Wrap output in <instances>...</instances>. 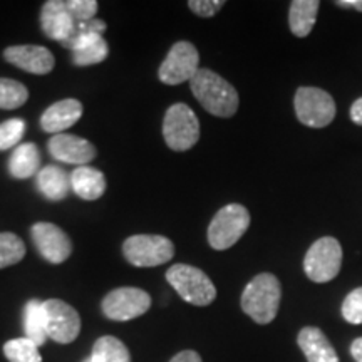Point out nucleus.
Returning <instances> with one entry per match:
<instances>
[{
  "label": "nucleus",
  "instance_id": "1",
  "mask_svg": "<svg viewBox=\"0 0 362 362\" xmlns=\"http://www.w3.org/2000/svg\"><path fill=\"white\" fill-rule=\"evenodd\" d=\"M193 96L203 110L218 117H232L238 110V93L228 81L210 69H200L189 81Z\"/></svg>",
  "mask_w": 362,
  "mask_h": 362
},
{
  "label": "nucleus",
  "instance_id": "2",
  "mask_svg": "<svg viewBox=\"0 0 362 362\" xmlns=\"http://www.w3.org/2000/svg\"><path fill=\"white\" fill-rule=\"evenodd\" d=\"M282 287L279 279L272 274H259L250 280L242 293V309L257 324H270L277 317Z\"/></svg>",
  "mask_w": 362,
  "mask_h": 362
},
{
  "label": "nucleus",
  "instance_id": "3",
  "mask_svg": "<svg viewBox=\"0 0 362 362\" xmlns=\"http://www.w3.org/2000/svg\"><path fill=\"white\" fill-rule=\"evenodd\" d=\"M166 280L185 302L192 305H210L216 298V288L205 272L193 265L176 264L166 272Z\"/></svg>",
  "mask_w": 362,
  "mask_h": 362
},
{
  "label": "nucleus",
  "instance_id": "4",
  "mask_svg": "<svg viewBox=\"0 0 362 362\" xmlns=\"http://www.w3.org/2000/svg\"><path fill=\"white\" fill-rule=\"evenodd\" d=\"M250 226V214L243 205L232 203L221 208L208 226V243L215 250L233 247Z\"/></svg>",
  "mask_w": 362,
  "mask_h": 362
},
{
  "label": "nucleus",
  "instance_id": "5",
  "mask_svg": "<svg viewBox=\"0 0 362 362\" xmlns=\"http://www.w3.org/2000/svg\"><path fill=\"white\" fill-rule=\"evenodd\" d=\"M165 143L173 151L192 149L200 139V121L187 104L176 103L166 111L163 121Z\"/></svg>",
  "mask_w": 362,
  "mask_h": 362
},
{
  "label": "nucleus",
  "instance_id": "6",
  "mask_svg": "<svg viewBox=\"0 0 362 362\" xmlns=\"http://www.w3.org/2000/svg\"><path fill=\"white\" fill-rule=\"evenodd\" d=\"M293 106H296L298 121L314 129L329 126L337 112L334 98L330 96L327 90L310 88V86L297 89L296 98H293Z\"/></svg>",
  "mask_w": 362,
  "mask_h": 362
},
{
  "label": "nucleus",
  "instance_id": "7",
  "mask_svg": "<svg viewBox=\"0 0 362 362\" xmlns=\"http://www.w3.org/2000/svg\"><path fill=\"white\" fill-rule=\"evenodd\" d=\"M342 267V247L337 238L322 237L312 243L304 259V272L312 282L325 284L339 275Z\"/></svg>",
  "mask_w": 362,
  "mask_h": 362
},
{
  "label": "nucleus",
  "instance_id": "8",
  "mask_svg": "<svg viewBox=\"0 0 362 362\" xmlns=\"http://www.w3.org/2000/svg\"><path fill=\"white\" fill-rule=\"evenodd\" d=\"M123 253L134 267H158L173 259L175 245L163 235H133L123 243Z\"/></svg>",
  "mask_w": 362,
  "mask_h": 362
},
{
  "label": "nucleus",
  "instance_id": "9",
  "mask_svg": "<svg viewBox=\"0 0 362 362\" xmlns=\"http://www.w3.org/2000/svg\"><path fill=\"white\" fill-rule=\"evenodd\" d=\"M200 54L192 42L181 40L170 49L168 56L165 57L158 71V78L161 83L168 86H176L192 81L193 76L200 71Z\"/></svg>",
  "mask_w": 362,
  "mask_h": 362
},
{
  "label": "nucleus",
  "instance_id": "10",
  "mask_svg": "<svg viewBox=\"0 0 362 362\" xmlns=\"http://www.w3.org/2000/svg\"><path fill=\"white\" fill-rule=\"evenodd\" d=\"M103 312L107 319L126 322L146 314L151 307V297L148 292L136 287L115 288L103 298Z\"/></svg>",
  "mask_w": 362,
  "mask_h": 362
},
{
  "label": "nucleus",
  "instance_id": "11",
  "mask_svg": "<svg viewBox=\"0 0 362 362\" xmlns=\"http://www.w3.org/2000/svg\"><path fill=\"white\" fill-rule=\"evenodd\" d=\"M47 322V336L57 344H71L81 332V317L74 307L59 298L42 302Z\"/></svg>",
  "mask_w": 362,
  "mask_h": 362
},
{
  "label": "nucleus",
  "instance_id": "12",
  "mask_svg": "<svg viewBox=\"0 0 362 362\" xmlns=\"http://www.w3.org/2000/svg\"><path fill=\"white\" fill-rule=\"evenodd\" d=\"M33 242L40 257L49 264H62L71 257L72 242L57 225L40 221L30 228Z\"/></svg>",
  "mask_w": 362,
  "mask_h": 362
},
{
  "label": "nucleus",
  "instance_id": "13",
  "mask_svg": "<svg viewBox=\"0 0 362 362\" xmlns=\"http://www.w3.org/2000/svg\"><path fill=\"white\" fill-rule=\"evenodd\" d=\"M47 149L57 161L76 166H88V163L93 161L98 155L96 148L88 139L66 133L54 134L49 139Z\"/></svg>",
  "mask_w": 362,
  "mask_h": 362
},
{
  "label": "nucleus",
  "instance_id": "14",
  "mask_svg": "<svg viewBox=\"0 0 362 362\" xmlns=\"http://www.w3.org/2000/svg\"><path fill=\"white\" fill-rule=\"evenodd\" d=\"M4 57L19 69L30 74H49L56 66L52 52L44 45H11L4 51Z\"/></svg>",
  "mask_w": 362,
  "mask_h": 362
},
{
  "label": "nucleus",
  "instance_id": "15",
  "mask_svg": "<svg viewBox=\"0 0 362 362\" xmlns=\"http://www.w3.org/2000/svg\"><path fill=\"white\" fill-rule=\"evenodd\" d=\"M76 22L67 11L66 2L62 0H49L42 6L40 12V27L49 39L57 42H67L76 29Z\"/></svg>",
  "mask_w": 362,
  "mask_h": 362
},
{
  "label": "nucleus",
  "instance_id": "16",
  "mask_svg": "<svg viewBox=\"0 0 362 362\" xmlns=\"http://www.w3.org/2000/svg\"><path fill=\"white\" fill-rule=\"evenodd\" d=\"M67 49L72 51V62L79 67L93 66L103 62L110 54L107 42L99 33H86L74 35L64 42Z\"/></svg>",
  "mask_w": 362,
  "mask_h": 362
},
{
  "label": "nucleus",
  "instance_id": "17",
  "mask_svg": "<svg viewBox=\"0 0 362 362\" xmlns=\"http://www.w3.org/2000/svg\"><path fill=\"white\" fill-rule=\"evenodd\" d=\"M83 116V104L78 99H62L54 103L40 116V128L45 133L61 134L71 126H74Z\"/></svg>",
  "mask_w": 362,
  "mask_h": 362
},
{
  "label": "nucleus",
  "instance_id": "18",
  "mask_svg": "<svg viewBox=\"0 0 362 362\" xmlns=\"http://www.w3.org/2000/svg\"><path fill=\"white\" fill-rule=\"evenodd\" d=\"M297 344L307 362H341L334 346L319 327H304L298 332Z\"/></svg>",
  "mask_w": 362,
  "mask_h": 362
},
{
  "label": "nucleus",
  "instance_id": "19",
  "mask_svg": "<svg viewBox=\"0 0 362 362\" xmlns=\"http://www.w3.org/2000/svg\"><path fill=\"white\" fill-rule=\"evenodd\" d=\"M71 188L83 200H98L106 192V176L90 166H79L71 173Z\"/></svg>",
  "mask_w": 362,
  "mask_h": 362
},
{
  "label": "nucleus",
  "instance_id": "20",
  "mask_svg": "<svg viewBox=\"0 0 362 362\" xmlns=\"http://www.w3.org/2000/svg\"><path fill=\"white\" fill-rule=\"evenodd\" d=\"M35 181H37L39 192L51 202L64 200L72 189L71 176L56 165H47L45 168H40Z\"/></svg>",
  "mask_w": 362,
  "mask_h": 362
},
{
  "label": "nucleus",
  "instance_id": "21",
  "mask_svg": "<svg viewBox=\"0 0 362 362\" xmlns=\"http://www.w3.org/2000/svg\"><path fill=\"white\" fill-rule=\"evenodd\" d=\"M40 171V153L34 143H22L8 160V173L16 180L33 178Z\"/></svg>",
  "mask_w": 362,
  "mask_h": 362
},
{
  "label": "nucleus",
  "instance_id": "22",
  "mask_svg": "<svg viewBox=\"0 0 362 362\" xmlns=\"http://www.w3.org/2000/svg\"><path fill=\"white\" fill-rule=\"evenodd\" d=\"M320 4L317 0H293L288 11V25L296 37H307L314 29Z\"/></svg>",
  "mask_w": 362,
  "mask_h": 362
},
{
  "label": "nucleus",
  "instance_id": "23",
  "mask_svg": "<svg viewBox=\"0 0 362 362\" xmlns=\"http://www.w3.org/2000/svg\"><path fill=\"white\" fill-rule=\"evenodd\" d=\"M24 329L25 337L30 339L35 346H42L47 341V322H45V312L42 302L34 298L27 302L24 309Z\"/></svg>",
  "mask_w": 362,
  "mask_h": 362
},
{
  "label": "nucleus",
  "instance_id": "24",
  "mask_svg": "<svg viewBox=\"0 0 362 362\" xmlns=\"http://www.w3.org/2000/svg\"><path fill=\"white\" fill-rule=\"evenodd\" d=\"M90 362H131L128 347L112 336L99 337L93 347Z\"/></svg>",
  "mask_w": 362,
  "mask_h": 362
},
{
  "label": "nucleus",
  "instance_id": "25",
  "mask_svg": "<svg viewBox=\"0 0 362 362\" xmlns=\"http://www.w3.org/2000/svg\"><path fill=\"white\" fill-rule=\"evenodd\" d=\"M29 99V90L19 81L0 78V110H17Z\"/></svg>",
  "mask_w": 362,
  "mask_h": 362
},
{
  "label": "nucleus",
  "instance_id": "26",
  "mask_svg": "<svg viewBox=\"0 0 362 362\" xmlns=\"http://www.w3.org/2000/svg\"><path fill=\"white\" fill-rule=\"evenodd\" d=\"M4 354L8 362H42L39 347L27 337L12 339L4 346Z\"/></svg>",
  "mask_w": 362,
  "mask_h": 362
},
{
  "label": "nucleus",
  "instance_id": "27",
  "mask_svg": "<svg viewBox=\"0 0 362 362\" xmlns=\"http://www.w3.org/2000/svg\"><path fill=\"white\" fill-rule=\"evenodd\" d=\"M25 245L16 233H0V269L16 265L24 259Z\"/></svg>",
  "mask_w": 362,
  "mask_h": 362
},
{
  "label": "nucleus",
  "instance_id": "28",
  "mask_svg": "<svg viewBox=\"0 0 362 362\" xmlns=\"http://www.w3.org/2000/svg\"><path fill=\"white\" fill-rule=\"evenodd\" d=\"M25 134V121L21 117L4 121L0 124V151H7L19 144Z\"/></svg>",
  "mask_w": 362,
  "mask_h": 362
},
{
  "label": "nucleus",
  "instance_id": "29",
  "mask_svg": "<svg viewBox=\"0 0 362 362\" xmlns=\"http://www.w3.org/2000/svg\"><path fill=\"white\" fill-rule=\"evenodd\" d=\"M342 317L352 325L362 324V287L354 288L342 302Z\"/></svg>",
  "mask_w": 362,
  "mask_h": 362
},
{
  "label": "nucleus",
  "instance_id": "30",
  "mask_svg": "<svg viewBox=\"0 0 362 362\" xmlns=\"http://www.w3.org/2000/svg\"><path fill=\"white\" fill-rule=\"evenodd\" d=\"M66 7L76 22L93 21L98 13L96 0H69L66 2Z\"/></svg>",
  "mask_w": 362,
  "mask_h": 362
},
{
  "label": "nucleus",
  "instance_id": "31",
  "mask_svg": "<svg viewBox=\"0 0 362 362\" xmlns=\"http://www.w3.org/2000/svg\"><path fill=\"white\" fill-rule=\"evenodd\" d=\"M223 6V0H189L188 2L189 11L200 17H214L215 13H218L221 11Z\"/></svg>",
  "mask_w": 362,
  "mask_h": 362
},
{
  "label": "nucleus",
  "instance_id": "32",
  "mask_svg": "<svg viewBox=\"0 0 362 362\" xmlns=\"http://www.w3.org/2000/svg\"><path fill=\"white\" fill-rule=\"evenodd\" d=\"M170 362H202V357L194 351H183L178 352Z\"/></svg>",
  "mask_w": 362,
  "mask_h": 362
},
{
  "label": "nucleus",
  "instance_id": "33",
  "mask_svg": "<svg viewBox=\"0 0 362 362\" xmlns=\"http://www.w3.org/2000/svg\"><path fill=\"white\" fill-rule=\"evenodd\" d=\"M351 119L354 121L356 124L362 126V98L356 99L354 104L351 106Z\"/></svg>",
  "mask_w": 362,
  "mask_h": 362
},
{
  "label": "nucleus",
  "instance_id": "34",
  "mask_svg": "<svg viewBox=\"0 0 362 362\" xmlns=\"http://www.w3.org/2000/svg\"><path fill=\"white\" fill-rule=\"evenodd\" d=\"M351 356L354 357L356 362H362V337H357L351 344Z\"/></svg>",
  "mask_w": 362,
  "mask_h": 362
},
{
  "label": "nucleus",
  "instance_id": "35",
  "mask_svg": "<svg viewBox=\"0 0 362 362\" xmlns=\"http://www.w3.org/2000/svg\"><path fill=\"white\" fill-rule=\"evenodd\" d=\"M336 6L342 8H356L362 12V0H337Z\"/></svg>",
  "mask_w": 362,
  "mask_h": 362
},
{
  "label": "nucleus",
  "instance_id": "36",
  "mask_svg": "<svg viewBox=\"0 0 362 362\" xmlns=\"http://www.w3.org/2000/svg\"><path fill=\"white\" fill-rule=\"evenodd\" d=\"M83 362H90V357H88V359H86V361H83Z\"/></svg>",
  "mask_w": 362,
  "mask_h": 362
}]
</instances>
